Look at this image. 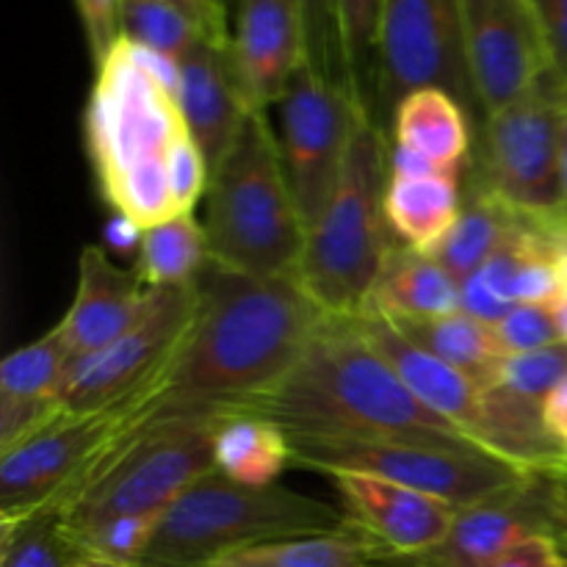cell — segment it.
<instances>
[{"label":"cell","instance_id":"cell-7","mask_svg":"<svg viewBox=\"0 0 567 567\" xmlns=\"http://www.w3.org/2000/svg\"><path fill=\"white\" fill-rule=\"evenodd\" d=\"M227 410L153 415L122 437L100 474L64 515L72 535L120 515L166 513L183 493L216 471V432Z\"/></svg>","mask_w":567,"mask_h":567},{"label":"cell","instance_id":"cell-20","mask_svg":"<svg viewBox=\"0 0 567 567\" xmlns=\"http://www.w3.org/2000/svg\"><path fill=\"white\" fill-rule=\"evenodd\" d=\"M177 66V105L183 122L214 169L238 136L249 111H255L238 75L236 55L230 42H203Z\"/></svg>","mask_w":567,"mask_h":567},{"label":"cell","instance_id":"cell-18","mask_svg":"<svg viewBox=\"0 0 567 567\" xmlns=\"http://www.w3.org/2000/svg\"><path fill=\"white\" fill-rule=\"evenodd\" d=\"M153 291L136 266L122 269L111 264L103 247L86 244L78 260L75 299L59 321L72 360L100 352L131 330L147 310Z\"/></svg>","mask_w":567,"mask_h":567},{"label":"cell","instance_id":"cell-30","mask_svg":"<svg viewBox=\"0 0 567 567\" xmlns=\"http://www.w3.org/2000/svg\"><path fill=\"white\" fill-rule=\"evenodd\" d=\"M208 264V233L194 214L172 216L142 233L136 269L150 288L194 286Z\"/></svg>","mask_w":567,"mask_h":567},{"label":"cell","instance_id":"cell-8","mask_svg":"<svg viewBox=\"0 0 567 567\" xmlns=\"http://www.w3.org/2000/svg\"><path fill=\"white\" fill-rule=\"evenodd\" d=\"M164 382L105 410L64 413L39 435L0 452V520L70 507L100 474L116 443L153 419Z\"/></svg>","mask_w":567,"mask_h":567},{"label":"cell","instance_id":"cell-39","mask_svg":"<svg viewBox=\"0 0 567 567\" xmlns=\"http://www.w3.org/2000/svg\"><path fill=\"white\" fill-rule=\"evenodd\" d=\"M546 33L554 75L567 83V0H529Z\"/></svg>","mask_w":567,"mask_h":567},{"label":"cell","instance_id":"cell-2","mask_svg":"<svg viewBox=\"0 0 567 567\" xmlns=\"http://www.w3.org/2000/svg\"><path fill=\"white\" fill-rule=\"evenodd\" d=\"M233 413L260 415L291 441H408L480 449L415 399L369 341L358 316L327 313L291 371Z\"/></svg>","mask_w":567,"mask_h":567},{"label":"cell","instance_id":"cell-1","mask_svg":"<svg viewBox=\"0 0 567 567\" xmlns=\"http://www.w3.org/2000/svg\"><path fill=\"white\" fill-rule=\"evenodd\" d=\"M197 288V316L166 371L153 415L233 413L271 391L327 316L297 275L255 277L208 264Z\"/></svg>","mask_w":567,"mask_h":567},{"label":"cell","instance_id":"cell-19","mask_svg":"<svg viewBox=\"0 0 567 567\" xmlns=\"http://www.w3.org/2000/svg\"><path fill=\"white\" fill-rule=\"evenodd\" d=\"M358 321L369 341L385 354V360L402 377L404 385L415 393V399L424 402L432 413L446 419L449 424L457 426L468 441L485 449V388L454 365L443 363L435 354L415 347L382 313L365 310L358 316Z\"/></svg>","mask_w":567,"mask_h":567},{"label":"cell","instance_id":"cell-37","mask_svg":"<svg viewBox=\"0 0 567 567\" xmlns=\"http://www.w3.org/2000/svg\"><path fill=\"white\" fill-rule=\"evenodd\" d=\"M122 3L125 0H75L94 66L103 64L122 39Z\"/></svg>","mask_w":567,"mask_h":567},{"label":"cell","instance_id":"cell-28","mask_svg":"<svg viewBox=\"0 0 567 567\" xmlns=\"http://www.w3.org/2000/svg\"><path fill=\"white\" fill-rule=\"evenodd\" d=\"M388 554L352 524L327 535L282 537L221 554L205 567H371Z\"/></svg>","mask_w":567,"mask_h":567},{"label":"cell","instance_id":"cell-11","mask_svg":"<svg viewBox=\"0 0 567 567\" xmlns=\"http://www.w3.org/2000/svg\"><path fill=\"white\" fill-rule=\"evenodd\" d=\"M291 465L316 471L321 476L332 474V471H358V474L380 476V480L441 498L457 509L498 496L532 476V471L518 468V465L491 452H482V449H452L408 441H291Z\"/></svg>","mask_w":567,"mask_h":567},{"label":"cell","instance_id":"cell-3","mask_svg":"<svg viewBox=\"0 0 567 567\" xmlns=\"http://www.w3.org/2000/svg\"><path fill=\"white\" fill-rule=\"evenodd\" d=\"M177 83V61L120 39L97 64L86 103V150L100 192L142 230L181 216L169 188V153L188 133Z\"/></svg>","mask_w":567,"mask_h":567},{"label":"cell","instance_id":"cell-48","mask_svg":"<svg viewBox=\"0 0 567 567\" xmlns=\"http://www.w3.org/2000/svg\"><path fill=\"white\" fill-rule=\"evenodd\" d=\"M81 567H116V565H109V563H97V559H83Z\"/></svg>","mask_w":567,"mask_h":567},{"label":"cell","instance_id":"cell-43","mask_svg":"<svg viewBox=\"0 0 567 567\" xmlns=\"http://www.w3.org/2000/svg\"><path fill=\"white\" fill-rule=\"evenodd\" d=\"M142 227L136 225V221L125 219V216L114 214V219H111V225L105 227V238H109L111 244H114L116 249H131V247H142Z\"/></svg>","mask_w":567,"mask_h":567},{"label":"cell","instance_id":"cell-27","mask_svg":"<svg viewBox=\"0 0 567 567\" xmlns=\"http://www.w3.org/2000/svg\"><path fill=\"white\" fill-rule=\"evenodd\" d=\"M388 319V316H385ZM393 327L404 338L421 347L424 352L435 354L443 363L454 365L457 371L468 374L480 385L496 377L498 365L507 358L502 341L496 336V327L487 321L474 319L465 310H454L437 319H391Z\"/></svg>","mask_w":567,"mask_h":567},{"label":"cell","instance_id":"cell-9","mask_svg":"<svg viewBox=\"0 0 567 567\" xmlns=\"http://www.w3.org/2000/svg\"><path fill=\"white\" fill-rule=\"evenodd\" d=\"M565 131L563 81L551 72L529 94L482 120L465 172L515 214L537 225H563Z\"/></svg>","mask_w":567,"mask_h":567},{"label":"cell","instance_id":"cell-16","mask_svg":"<svg viewBox=\"0 0 567 567\" xmlns=\"http://www.w3.org/2000/svg\"><path fill=\"white\" fill-rule=\"evenodd\" d=\"M230 48L252 109H275L310 61L305 0H233Z\"/></svg>","mask_w":567,"mask_h":567},{"label":"cell","instance_id":"cell-44","mask_svg":"<svg viewBox=\"0 0 567 567\" xmlns=\"http://www.w3.org/2000/svg\"><path fill=\"white\" fill-rule=\"evenodd\" d=\"M551 255H554V266H557L559 286H563V302H567V221L565 225L554 227Z\"/></svg>","mask_w":567,"mask_h":567},{"label":"cell","instance_id":"cell-25","mask_svg":"<svg viewBox=\"0 0 567 567\" xmlns=\"http://www.w3.org/2000/svg\"><path fill=\"white\" fill-rule=\"evenodd\" d=\"M365 310L388 319H437L460 310V282L432 255L396 241Z\"/></svg>","mask_w":567,"mask_h":567},{"label":"cell","instance_id":"cell-34","mask_svg":"<svg viewBox=\"0 0 567 567\" xmlns=\"http://www.w3.org/2000/svg\"><path fill=\"white\" fill-rule=\"evenodd\" d=\"M166 513L120 515L94 529L75 535L83 557L116 567H138Z\"/></svg>","mask_w":567,"mask_h":567},{"label":"cell","instance_id":"cell-45","mask_svg":"<svg viewBox=\"0 0 567 567\" xmlns=\"http://www.w3.org/2000/svg\"><path fill=\"white\" fill-rule=\"evenodd\" d=\"M371 567H426V565L419 563L415 557H388V559H380V563H374Z\"/></svg>","mask_w":567,"mask_h":567},{"label":"cell","instance_id":"cell-4","mask_svg":"<svg viewBox=\"0 0 567 567\" xmlns=\"http://www.w3.org/2000/svg\"><path fill=\"white\" fill-rule=\"evenodd\" d=\"M210 264L255 277L297 275L308 225L266 111H249L205 194Z\"/></svg>","mask_w":567,"mask_h":567},{"label":"cell","instance_id":"cell-6","mask_svg":"<svg viewBox=\"0 0 567 567\" xmlns=\"http://www.w3.org/2000/svg\"><path fill=\"white\" fill-rule=\"evenodd\" d=\"M347 526V513L330 502L282 485H238L210 471L166 509L138 567H205L238 548Z\"/></svg>","mask_w":567,"mask_h":567},{"label":"cell","instance_id":"cell-42","mask_svg":"<svg viewBox=\"0 0 567 567\" xmlns=\"http://www.w3.org/2000/svg\"><path fill=\"white\" fill-rule=\"evenodd\" d=\"M546 426L554 441L567 452V377L546 399Z\"/></svg>","mask_w":567,"mask_h":567},{"label":"cell","instance_id":"cell-23","mask_svg":"<svg viewBox=\"0 0 567 567\" xmlns=\"http://www.w3.org/2000/svg\"><path fill=\"white\" fill-rule=\"evenodd\" d=\"M230 9L186 0H125L122 39L181 64L197 44L230 42Z\"/></svg>","mask_w":567,"mask_h":567},{"label":"cell","instance_id":"cell-21","mask_svg":"<svg viewBox=\"0 0 567 567\" xmlns=\"http://www.w3.org/2000/svg\"><path fill=\"white\" fill-rule=\"evenodd\" d=\"M72 354L61 324L0 363V452L20 446L64 415L61 388Z\"/></svg>","mask_w":567,"mask_h":567},{"label":"cell","instance_id":"cell-49","mask_svg":"<svg viewBox=\"0 0 567 567\" xmlns=\"http://www.w3.org/2000/svg\"><path fill=\"white\" fill-rule=\"evenodd\" d=\"M186 3H219V0H186ZM219 6H225V3H219ZM227 9H230V6H227Z\"/></svg>","mask_w":567,"mask_h":567},{"label":"cell","instance_id":"cell-33","mask_svg":"<svg viewBox=\"0 0 567 567\" xmlns=\"http://www.w3.org/2000/svg\"><path fill=\"white\" fill-rule=\"evenodd\" d=\"M535 227L537 221L526 219L518 236L496 258H491L468 280L460 282V310L487 324H498L515 308V277H518L520 260H524L526 244Z\"/></svg>","mask_w":567,"mask_h":567},{"label":"cell","instance_id":"cell-12","mask_svg":"<svg viewBox=\"0 0 567 567\" xmlns=\"http://www.w3.org/2000/svg\"><path fill=\"white\" fill-rule=\"evenodd\" d=\"M199 288H155L142 319L89 358L72 360L61 388L66 415L94 413L166 380L177 349L197 316Z\"/></svg>","mask_w":567,"mask_h":567},{"label":"cell","instance_id":"cell-10","mask_svg":"<svg viewBox=\"0 0 567 567\" xmlns=\"http://www.w3.org/2000/svg\"><path fill=\"white\" fill-rule=\"evenodd\" d=\"M419 89H443L482 125L460 0H385L377 53L374 120L388 133L396 105Z\"/></svg>","mask_w":567,"mask_h":567},{"label":"cell","instance_id":"cell-41","mask_svg":"<svg viewBox=\"0 0 567 567\" xmlns=\"http://www.w3.org/2000/svg\"><path fill=\"white\" fill-rule=\"evenodd\" d=\"M548 509V535L557 540L567 559V463L551 471H543Z\"/></svg>","mask_w":567,"mask_h":567},{"label":"cell","instance_id":"cell-24","mask_svg":"<svg viewBox=\"0 0 567 567\" xmlns=\"http://www.w3.org/2000/svg\"><path fill=\"white\" fill-rule=\"evenodd\" d=\"M463 175H388L385 219L399 244L432 255L457 225L463 210Z\"/></svg>","mask_w":567,"mask_h":567},{"label":"cell","instance_id":"cell-26","mask_svg":"<svg viewBox=\"0 0 567 567\" xmlns=\"http://www.w3.org/2000/svg\"><path fill=\"white\" fill-rule=\"evenodd\" d=\"M463 186V210H460L457 225L443 238L441 247L432 252V258L457 282H465L487 260L496 258L526 225V216L515 214L502 197L482 186L476 177L468 175Z\"/></svg>","mask_w":567,"mask_h":567},{"label":"cell","instance_id":"cell-13","mask_svg":"<svg viewBox=\"0 0 567 567\" xmlns=\"http://www.w3.org/2000/svg\"><path fill=\"white\" fill-rule=\"evenodd\" d=\"M365 111L369 109L358 103L347 83L330 78L313 61L291 78L277 103V138L308 227L319 219L341 181L354 131Z\"/></svg>","mask_w":567,"mask_h":567},{"label":"cell","instance_id":"cell-47","mask_svg":"<svg viewBox=\"0 0 567 567\" xmlns=\"http://www.w3.org/2000/svg\"><path fill=\"white\" fill-rule=\"evenodd\" d=\"M565 216H567V131H565Z\"/></svg>","mask_w":567,"mask_h":567},{"label":"cell","instance_id":"cell-32","mask_svg":"<svg viewBox=\"0 0 567 567\" xmlns=\"http://www.w3.org/2000/svg\"><path fill=\"white\" fill-rule=\"evenodd\" d=\"M0 567H81L86 559L59 509L0 520Z\"/></svg>","mask_w":567,"mask_h":567},{"label":"cell","instance_id":"cell-5","mask_svg":"<svg viewBox=\"0 0 567 567\" xmlns=\"http://www.w3.org/2000/svg\"><path fill=\"white\" fill-rule=\"evenodd\" d=\"M391 138L365 111L354 131L341 181L308 227L297 280L330 316H360L382 275L393 238L385 219Z\"/></svg>","mask_w":567,"mask_h":567},{"label":"cell","instance_id":"cell-15","mask_svg":"<svg viewBox=\"0 0 567 567\" xmlns=\"http://www.w3.org/2000/svg\"><path fill=\"white\" fill-rule=\"evenodd\" d=\"M327 480L349 524L369 535L388 557H424L446 540L457 507L435 496L358 471H332Z\"/></svg>","mask_w":567,"mask_h":567},{"label":"cell","instance_id":"cell-29","mask_svg":"<svg viewBox=\"0 0 567 567\" xmlns=\"http://www.w3.org/2000/svg\"><path fill=\"white\" fill-rule=\"evenodd\" d=\"M214 457L216 471L238 485H277V476L291 468V441L260 415L227 413L216 432Z\"/></svg>","mask_w":567,"mask_h":567},{"label":"cell","instance_id":"cell-35","mask_svg":"<svg viewBox=\"0 0 567 567\" xmlns=\"http://www.w3.org/2000/svg\"><path fill=\"white\" fill-rule=\"evenodd\" d=\"M567 377V343L526 354H507L487 385H498L515 396L546 408V399Z\"/></svg>","mask_w":567,"mask_h":567},{"label":"cell","instance_id":"cell-36","mask_svg":"<svg viewBox=\"0 0 567 567\" xmlns=\"http://www.w3.org/2000/svg\"><path fill=\"white\" fill-rule=\"evenodd\" d=\"M493 327H496V336L507 354H526L565 343L563 330H559L557 308H548V305H515Z\"/></svg>","mask_w":567,"mask_h":567},{"label":"cell","instance_id":"cell-38","mask_svg":"<svg viewBox=\"0 0 567 567\" xmlns=\"http://www.w3.org/2000/svg\"><path fill=\"white\" fill-rule=\"evenodd\" d=\"M305 14H308L310 61H313L319 70H324L330 78L347 83L341 48H338L336 20H332V3L330 0H305Z\"/></svg>","mask_w":567,"mask_h":567},{"label":"cell","instance_id":"cell-46","mask_svg":"<svg viewBox=\"0 0 567 567\" xmlns=\"http://www.w3.org/2000/svg\"><path fill=\"white\" fill-rule=\"evenodd\" d=\"M557 319H559V330H563V338L567 343V302L557 305Z\"/></svg>","mask_w":567,"mask_h":567},{"label":"cell","instance_id":"cell-14","mask_svg":"<svg viewBox=\"0 0 567 567\" xmlns=\"http://www.w3.org/2000/svg\"><path fill=\"white\" fill-rule=\"evenodd\" d=\"M471 75L482 114L515 103L554 72L529 0H460Z\"/></svg>","mask_w":567,"mask_h":567},{"label":"cell","instance_id":"cell-31","mask_svg":"<svg viewBox=\"0 0 567 567\" xmlns=\"http://www.w3.org/2000/svg\"><path fill=\"white\" fill-rule=\"evenodd\" d=\"M347 83L360 105L374 114L377 53L385 0H330Z\"/></svg>","mask_w":567,"mask_h":567},{"label":"cell","instance_id":"cell-40","mask_svg":"<svg viewBox=\"0 0 567 567\" xmlns=\"http://www.w3.org/2000/svg\"><path fill=\"white\" fill-rule=\"evenodd\" d=\"M493 567H567V559L551 535H532Z\"/></svg>","mask_w":567,"mask_h":567},{"label":"cell","instance_id":"cell-22","mask_svg":"<svg viewBox=\"0 0 567 567\" xmlns=\"http://www.w3.org/2000/svg\"><path fill=\"white\" fill-rule=\"evenodd\" d=\"M391 144L424 155L449 175H465L474 155L476 122L457 97L443 89H419L391 116Z\"/></svg>","mask_w":567,"mask_h":567},{"label":"cell","instance_id":"cell-50","mask_svg":"<svg viewBox=\"0 0 567 567\" xmlns=\"http://www.w3.org/2000/svg\"><path fill=\"white\" fill-rule=\"evenodd\" d=\"M563 103H565V114H567V83H563Z\"/></svg>","mask_w":567,"mask_h":567},{"label":"cell","instance_id":"cell-17","mask_svg":"<svg viewBox=\"0 0 567 567\" xmlns=\"http://www.w3.org/2000/svg\"><path fill=\"white\" fill-rule=\"evenodd\" d=\"M532 535H548L543 471L498 496L457 509L446 540L415 559L426 567H493Z\"/></svg>","mask_w":567,"mask_h":567},{"label":"cell","instance_id":"cell-51","mask_svg":"<svg viewBox=\"0 0 567 567\" xmlns=\"http://www.w3.org/2000/svg\"><path fill=\"white\" fill-rule=\"evenodd\" d=\"M219 3H225V6H230V9H233V0H219Z\"/></svg>","mask_w":567,"mask_h":567}]
</instances>
